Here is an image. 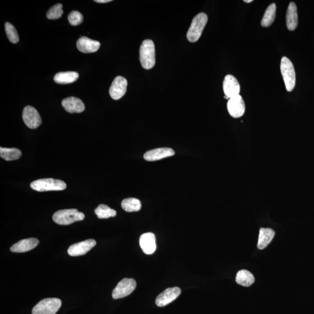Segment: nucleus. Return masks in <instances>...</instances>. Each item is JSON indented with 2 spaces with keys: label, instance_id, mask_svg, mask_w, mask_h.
Listing matches in <instances>:
<instances>
[{
  "label": "nucleus",
  "instance_id": "obj_1",
  "mask_svg": "<svg viewBox=\"0 0 314 314\" xmlns=\"http://www.w3.org/2000/svg\"><path fill=\"white\" fill-rule=\"evenodd\" d=\"M139 54L140 61L143 68L150 70L155 67L156 50L152 40L147 39L143 41L140 47Z\"/></svg>",
  "mask_w": 314,
  "mask_h": 314
},
{
  "label": "nucleus",
  "instance_id": "obj_2",
  "mask_svg": "<svg viewBox=\"0 0 314 314\" xmlns=\"http://www.w3.org/2000/svg\"><path fill=\"white\" fill-rule=\"evenodd\" d=\"M84 218V213L78 212L77 209L59 210L52 216L53 221L60 225H70L75 222L82 221Z\"/></svg>",
  "mask_w": 314,
  "mask_h": 314
},
{
  "label": "nucleus",
  "instance_id": "obj_3",
  "mask_svg": "<svg viewBox=\"0 0 314 314\" xmlns=\"http://www.w3.org/2000/svg\"><path fill=\"white\" fill-rule=\"evenodd\" d=\"M30 187L34 190L42 192V191L64 190L67 188V184L61 180L45 178L31 182Z\"/></svg>",
  "mask_w": 314,
  "mask_h": 314
},
{
  "label": "nucleus",
  "instance_id": "obj_4",
  "mask_svg": "<svg viewBox=\"0 0 314 314\" xmlns=\"http://www.w3.org/2000/svg\"><path fill=\"white\" fill-rule=\"evenodd\" d=\"M207 22L208 17L205 13H200L193 19L187 33V38L190 42H196L200 38Z\"/></svg>",
  "mask_w": 314,
  "mask_h": 314
},
{
  "label": "nucleus",
  "instance_id": "obj_5",
  "mask_svg": "<svg viewBox=\"0 0 314 314\" xmlns=\"http://www.w3.org/2000/svg\"><path fill=\"white\" fill-rule=\"evenodd\" d=\"M281 71L287 91L291 92L296 85V73L293 63L286 56L281 59Z\"/></svg>",
  "mask_w": 314,
  "mask_h": 314
},
{
  "label": "nucleus",
  "instance_id": "obj_6",
  "mask_svg": "<svg viewBox=\"0 0 314 314\" xmlns=\"http://www.w3.org/2000/svg\"><path fill=\"white\" fill-rule=\"evenodd\" d=\"M61 300L57 298H47L39 301L32 310V314H55L60 309Z\"/></svg>",
  "mask_w": 314,
  "mask_h": 314
},
{
  "label": "nucleus",
  "instance_id": "obj_7",
  "mask_svg": "<svg viewBox=\"0 0 314 314\" xmlns=\"http://www.w3.org/2000/svg\"><path fill=\"white\" fill-rule=\"evenodd\" d=\"M136 288V282L133 279L124 278L119 282L113 290L112 296L114 299L129 296Z\"/></svg>",
  "mask_w": 314,
  "mask_h": 314
},
{
  "label": "nucleus",
  "instance_id": "obj_8",
  "mask_svg": "<svg viewBox=\"0 0 314 314\" xmlns=\"http://www.w3.org/2000/svg\"><path fill=\"white\" fill-rule=\"evenodd\" d=\"M23 118L27 127L32 130L37 129L42 124V120L39 112L30 105L25 106L23 113Z\"/></svg>",
  "mask_w": 314,
  "mask_h": 314
},
{
  "label": "nucleus",
  "instance_id": "obj_9",
  "mask_svg": "<svg viewBox=\"0 0 314 314\" xmlns=\"http://www.w3.org/2000/svg\"><path fill=\"white\" fill-rule=\"evenodd\" d=\"M227 108L231 117L235 118L242 117L246 110L242 97L237 95L229 99L227 103Z\"/></svg>",
  "mask_w": 314,
  "mask_h": 314
},
{
  "label": "nucleus",
  "instance_id": "obj_10",
  "mask_svg": "<svg viewBox=\"0 0 314 314\" xmlns=\"http://www.w3.org/2000/svg\"><path fill=\"white\" fill-rule=\"evenodd\" d=\"M127 86L128 81L125 78L120 76L116 77L109 90L111 98L115 100L121 99L127 92Z\"/></svg>",
  "mask_w": 314,
  "mask_h": 314
},
{
  "label": "nucleus",
  "instance_id": "obj_11",
  "mask_svg": "<svg viewBox=\"0 0 314 314\" xmlns=\"http://www.w3.org/2000/svg\"><path fill=\"white\" fill-rule=\"evenodd\" d=\"M181 293L180 288L174 287L166 288L157 297L156 303L157 306L161 307L168 305L178 297Z\"/></svg>",
  "mask_w": 314,
  "mask_h": 314
},
{
  "label": "nucleus",
  "instance_id": "obj_12",
  "mask_svg": "<svg viewBox=\"0 0 314 314\" xmlns=\"http://www.w3.org/2000/svg\"><path fill=\"white\" fill-rule=\"evenodd\" d=\"M96 245V241L93 239H88L79 243L71 245L69 247L68 253L73 257L84 255Z\"/></svg>",
  "mask_w": 314,
  "mask_h": 314
},
{
  "label": "nucleus",
  "instance_id": "obj_13",
  "mask_svg": "<svg viewBox=\"0 0 314 314\" xmlns=\"http://www.w3.org/2000/svg\"><path fill=\"white\" fill-rule=\"evenodd\" d=\"M223 89L225 96L229 99L239 95L240 86L237 78L231 75L225 77L223 82Z\"/></svg>",
  "mask_w": 314,
  "mask_h": 314
},
{
  "label": "nucleus",
  "instance_id": "obj_14",
  "mask_svg": "<svg viewBox=\"0 0 314 314\" xmlns=\"http://www.w3.org/2000/svg\"><path fill=\"white\" fill-rule=\"evenodd\" d=\"M100 43L98 41L93 40L84 36L81 37L77 41V46L81 52L85 54L95 52L98 51L100 47Z\"/></svg>",
  "mask_w": 314,
  "mask_h": 314
},
{
  "label": "nucleus",
  "instance_id": "obj_15",
  "mask_svg": "<svg viewBox=\"0 0 314 314\" xmlns=\"http://www.w3.org/2000/svg\"><path fill=\"white\" fill-rule=\"evenodd\" d=\"M174 150L171 148H159L147 152L144 155V158L147 161H158L175 155Z\"/></svg>",
  "mask_w": 314,
  "mask_h": 314
},
{
  "label": "nucleus",
  "instance_id": "obj_16",
  "mask_svg": "<svg viewBox=\"0 0 314 314\" xmlns=\"http://www.w3.org/2000/svg\"><path fill=\"white\" fill-rule=\"evenodd\" d=\"M62 105L63 107L69 113H81L85 109V105L77 97H68L62 100Z\"/></svg>",
  "mask_w": 314,
  "mask_h": 314
},
{
  "label": "nucleus",
  "instance_id": "obj_17",
  "mask_svg": "<svg viewBox=\"0 0 314 314\" xmlns=\"http://www.w3.org/2000/svg\"><path fill=\"white\" fill-rule=\"evenodd\" d=\"M140 246L143 252L148 255L155 252L156 250V239L153 233H146L141 236L139 240Z\"/></svg>",
  "mask_w": 314,
  "mask_h": 314
},
{
  "label": "nucleus",
  "instance_id": "obj_18",
  "mask_svg": "<svg viewBox=\"0 0 314 314\" xmlns=\"http://www.w3.org/2000/svg\"><path fill=\"white\" fill-rule=\"evenodd\" d=\"M39 243V240L36 238H29L21 240L12 246L11 251L13 253H25L33 250Z\"/></svg>",
  "mask_w": 314,
  "mask_h": 314
},
{
  "label": "nucleus",
  "instance_id": "obj_19",
  "mask_svg": "<svg viewBox=\"0 0 314 314\" xmlns=\"http://www.w3.org/2000/svg\"><path fill=\"white\" fill-rule=\"evenodd\" d=\"M275 232L271 228H261L259 236L258 247L260 250H263L271 243L274 238Z\"/></svg>",
  "mask_w": 314,
  "mask_h": 314
},
{
  "label": "nucleus",
  "instance_id": "obj_20",
  "mask_svg": "<svg viewBox=\"0 0 314 314\" xmlns=\"http://www.w3.org/2000/svg\"><path fill=\"white\" fill-rule=\"evenodd\" d=\"M298 25L297 8L296 4L291 2L288 6L287 13V26L288 29L293 31L296 29Z\"/></svg>",
  "mask_w": 314,
  "mask_h": 314
},
{
  "label": "nucleus",
  "instance_id": "obj_21",
  "mask_svg": "<svg viewBox=\"0 0 314 314\" xmlns=\"http://www.w3.org/2000/svg\"><path fill=\"white\" fill-rule=\"evenodd\" d=\"M78 78V74L76 72H62L55 75L54 80L56 83L66 84L75 82Z\"/></svg>",
  "mask_w": 314,
  "mask_h": 314
},
{
  "label": "nucleus",
  "instance_id": "obj_22",
  "mask_svg": "<svg viewBox=\"0 0 314 314\" xmlns=\"http://www.w3.org/2000/svg\"><path fill=\"white\" fill-rule=\"evenodd\" d=\"M236 281L238 285L243 286L245 287H249L254 284L255 278L251 272L247 270H241L237 272Z\"/></svg>",
  "mask_w": 314,
  "mask_h": 314
},
{
  "label": "nucleus",
  "instance_id": "obj_23",
  "mask_svg": "<svg viewBox=\"0 0 314 314\" xmlns=\"http://www.w3.org/2000/svg\"><path fill=\"white\" fill-rule=\"evenodd\" d=\"M122 208L125 211L128 212H137L140 211L141 208V203L139 199L136 198H128L122 201Z\"/></svg>",
  "mask_w": 314,
  "mask_h": 314
},
{
  "label": "nucleus",
  "instance_id": "obj_24",
  "mask_svg": "<svg viewBox=\"0 0 314 314\" xmlns=\"http://www.w3.org/2000/svg\"><path fill=\"white\" fill-rule=\"evenodd\" d=\"M22 152L20 150L16 148H0V157L5 161H10L20 158Z\"/></svg>",
  "mask_w": 314,
  "mask_h": 314
},
{
  "label": "nucleus",
  "instance_id": "obj_25",
  "mask_svg": "<svg viewBox=\"0 0 314 314\" xmlns=\"http://www.w3.org/2000/svg\"><path fill=\"white\" fill-rule=\"evenodd\" d=\"M276 6L274 3H272L266 9L264 15L262 19V26L263 27H269L274 23L276 17Z\"/></svg>",
  "mask_w": 314,
  "mask_h": 314
},
{
  "label": "nucleus",
  "instance_id": "obj_26",
  "mask_svg": "<svg viewBox=\"0 0 314 314\" xmlns=\"http://www.w3.org/2000/svg\"><path fill=\"white\" fill-rule=\"evenodd\" d=\"M96 214L99 219H107L114 217L117 215V212L105 204H100L94 210Z\"/></svg>",
  "mask_w": 314,
  "mask_h": 314
},
{
  "label": "nucleus",
  "instance_id": "obj_27",
  "mask_svg": "<svg viewBox=\"0 0 314 314\" xmlns=\"http://www.w3.org/2000/svg\"><path fill=\"white\" fill-rule=\"evenodd\" d=\"M5 29L6 34L9 41L12 43H17L19 42L18 34L17 29L11 24L6 23L5 24Z\"/></svg>",
  "mask_w": 314,
  "mask_h": 314
},
{
  "label": "nucleus",
  "instance_id": "obj_28",
  "mask_svg": "<svg viewBox=\"0 0 314 314\" xmlns=\"http://www.w3.org/2000/svg\"><path fill=\"white\" fill-rule=\"evenodd\" d=\"M63 6L61 4H56L49 9L47 12V18L49 20H57L60 18L64 13L62 10Z\"/></svg>",
  "mask_w": 314,
  "mask_h": 314
},
{
  "label": "nucleus",
  "instance_id": "obj_29",
  "mask_svg": "<svg viewBox=\"0 0 314 314\" xmlns=\"http://www.w3.org/2000/svg\"><path fill=\"white\" fill-rule=\"evenodd\" d=\"M69 23L72 26H78L83 23V15L80 12L77 11H73L68 15Z\"/></svg>",
  "mask_w": 314,
  "mask_h": 314
},
{
  "label": "nucleus",
  "instance_id": "obj_30",
  "mask_svg": "<svg viewBox=\"0 0 314 314\" xmlns=\"http://www.w3.org/2000/svg\"><path fill=\"white\" fill-rule=\"evenodd\" d=\"M94 1L97 3H107L111 2L112 0H95Z\"/></svg>",
  "mask_w": 314,
  "mask_h": 314
},
{
  "label": "nucleus",
  "instance_id": "obj_31",
  "mask_svg": "<svg viewBox=\"0 0 314 314\" xmlns=\"http://www.w3.org/2000/svg\"><path fill=\"white\" fill-rule=\"evenodd\" d=\"M244 2L246 3H250L253 2V0H244Z\"/></svg>",
  "mask_w": 314,
  "mask_h": 314
},
{
  "label": "nucleus",
  "instance_id": "obj_32",
  "mask_svg": "<svg viewBox=\"0 0 314 314\" xmlns=\"http://www.w3.org/2000/svg\"><path fill=\"white\" fill-rule=\"evenodd\" d=\"M225 99H229L228 97L227 96H225Z\"/></svg>",
  "mask_w": 314,
  "mask_h": 314
}]
</instances>
